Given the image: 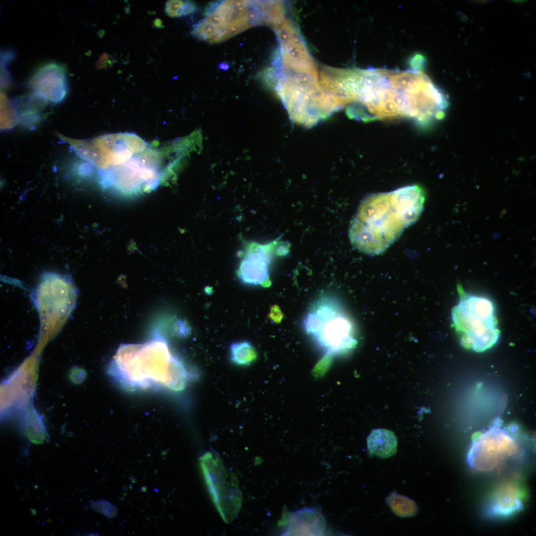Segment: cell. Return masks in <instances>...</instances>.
Returning <instances> with one entry per match:
<instances>
[{
  "mask_svg": "<svg viewBox=\"0 0 536 536\" xmlns=\"http://www.w3.org/2000/svg\"><path fill=\"white\" fill-rule=\"evenodd\" d=\"M163 150L134 134H107L95 140L91 165L104 188L121 196L137 195L155 189L165 178Z\"/></svg>",
  "mask_w": 536,
  "mask_h": 536,
  "instance_id": "obj_1",
  "label": "cell"
},
{
  "mask_svg": "<svg viewBox=\"0 0 536 536\" xmlns=\"http://www.w3.org/2000/svg\"><path fill=\"white\" fill-rule=\"evenodd\" d=\"M425 199L423 190L417 185L367 197L350 223L351 244L369 255L384 252L418 219Z\"/></svg>",
  "mask_w": 536,
  "mask_h": 536,
  "instance_id": "obj_2",
  "label": "cell"
},
{
  "mask_svg": "<svg viewBox=\"0 0 536 536\" xmlns=\"http://www.w3.org/2000/svg\"><path fill=\"white\" fill-rule=\"evenodd\" d=\"M109 370L121 386L133 391L164 388L179 392L191 377L157 329L143 343L121 344Z\"/></svg>",
  "mask_w": 536,
  "mask_h": 536,
  "instance_id": "obj_3",
  "label": "cell"
},
{
  "mask_svg": "<svg viewBox=\"0 0 536 536\" xmlns=\"http://www.w3.org/2000/svg\"><path fill=\"white\" fill-rule=\"evenodd\" d=\"M534 451L533 439L518 424L505 425L497 417L486 430L474 436L467 461L476 472L499 475L519 470Z\"/></svg>",
  "mask_w": 536,
  "mask_h": 536,
  "instance_id": "obj_4",
  "label": "cell"
},
{
  "mask_svg": "<svg viewBox=\"0 0 536 536\" xmlns=\"http://www.w3.org/2000/svg\"><path fill=\"white\" fill-rule=\"evenodd\" d=\"M346 113L363 121L403 117L401 98L390 84L388 70L357 69L354 99Z\"/></svg>",
  "mask_w": 536,
  "mask_h": 536,
  "instance_id": "obj_5",
  "label": "cell"
},
{
  "mask_svg": "<svg viewBox=\"0 0 536 536\" xmlns=\"http://www.w3.org/2000/svg\"><path fill=\"white\" fill-rule=\"evenodd\" d=\"M452 319L466 348L481 352L492 347L499 337L493 305L485 297L463 293L452 309Z\"/></svg>",
  "mask_w": 536,
  "mask_h": 536,
  "instance_id": "obj_6",
  "label": "cell"
},
{
  "mask_svg": "<svg viewBox=\"0 0 536 536\" xmlns=\"http://www.w3.org/2000/svg\"><path fill=\"white\" fill-rule=\"evenodd\" d=\"M303 325L306 333L328 353L350 349L356 343L351 322L331 296H322L315 301Z\"/></svg>",
  "mask_w": 536,
  "mask_h": 536,
  "instance_id": "obj_7",
  "label": "cell"
},
{
  "mask_svg": "<svg viewBox=\"0 0 536 536\" xmlns=\"http://www.w3.org/2000/svg\"><path fill=\"white\" fill-rule=\"evenodd\" d=\"M250 1L226 0L210 6L206 17L194 27L191 34L210 43L222 42L254 25Z\"/></svg>",
  "mask_w": 536,
  "mask_h": 536,
  "instance_id": "obj_8",
  "label": "cell"
},
{
  "mask_svg": "<svg viewBox=\"0 0 536 536\" xmlns=\"http://www.w3.org/2000/svg\"><path fill=\"white\" fill-rule=\"evenodd\" d=\"M404 117L427 128L441 120L449 105L447 95L422 71L400 91Z\"/></svg>",
  "mask_w": 536,
  "mask_h": 536,
  "instance_id": "obj_9",
  "label": "cell"
},
{
  "mask_svg": "<svg viewBox=\"0 0 536 536\" xmlns=\"http://www.w3.org/2000/svg\"><path fill=\"white\" fill-rule=\"evenodd\" d=\"M290 247L288 242L279 239L266 244L248 243L238 270L239 278L247 284L269 285V267L273 256L286 255Z\"/></svg>",
  "mask_w": 536,
  "mask_h": 536,
  "instance_id": "obj_10",
  "label": "cell"
},
{
  "mask_svg": "<svg viewBox=\"0 0 536 536\" xmlns=\"http://www.w3.org/2000/svg\"><path fill=\"white\" fill-rule=\"evenodd\" d=\"M526 498V490L517 478L507 479L493 492L485 508L487 516L504 518L522 510Z\"/></svg>",
  "mask_w": 536,
  "mask_h": 536,
  "instance_id": "obj_11",
  "label": "cell"
},
{
  "mask_svg": "<svg viewBox=\"0 0 536 536\" xmlns=\"http://www.w3.org/2000/svg\"><path fill=\"white\" fill-rule=\"evenodd\" d=\"M30 86L35 94L47 102L60 103L68 92L66 70L58 64H47L35 73Z\"/></svg>",
  "mask_w": 536,
  "mask_h": 536,
  "instance_id": "obj_12",
  "label": "cell"
},
{
  "mask_svg": "<svg viewBox=\"0 0 536 536\" xmlns=\"http://www.w3.org/2000/svg\"><path fill=\"white\" fill-rule=\"evenodd\" d=\"M326 526L320 509L317 507H303L290 514L283 535L323 536Z\"/></svg>",
  "mask_w": 536,
  "mask_h": 536,
  "instance_id": "obj_13",
  "label": "cell"
},
{
  "mask_svg": "<svg viewBox=\"0 0 536 536\" xmlns=\"http://www.w3.org/2000/svg\"><path fill=\"white\" fill-rule=\"evenodd\" d=\"M368 451L372 456L387 458L394 455L398 442L395 434L387 429H376L370 433L367 439Z\"/></svg>",
  "mask_w": 536,
  "mask_h": 536,
  "instance_id": "obj_14",
  "label": "cell"
},
{
  "mask_svg": "<svg viewBox=\"0 0 536 536\" xmlns=\"http://www.w3.org/2000/svg\"><path fill=\"white\" fill-rule=\"evenodd\" d=\"M257 352L249 341H241L232 343L230 347V359L234 364L247 366L257 358Z\"/></svg>",
  "mask_w": 536,
  "mask_h": 536,
  "instance_id": "obj_15",
  "label": "cell"
},
{
  "mask_svg": "<svg viewBox=\"0 0 536 536\" xmlns=\"http://www.w3.org/2000/svg\"><path fill=\"white\" fill-rule=\"evenodd\" d=\"M0 113L2 128H10L17 121L18 116L12 102L3 93L0 94Z\"/></svg>",
  "mask_w": 536,
  "mask_h": 536,
  "instance_id": "obj_16",
  "label": "cell"
},
{
  "mask_svg": "<svg viewBox=\"0 0 536 536\" xmlns=\"http://www.w3.org/2000/svg\"><path fill=\"white\" fill-rule=\"evenodd\" d=\"M185 1L179 0H168L165 4V12L171 17L184 16Z\"/></svg>",
  "mask_w": 536,
  "mask_h": 536,
  "instance_id": "obj_17",
  "label": "cell"
},
{
  "mask_svg": "<svg viewBox=\"0 0 536 536\" xmlns=\"http://www.w3.org/2000/svg\"><path fill=\"white\" fill-rule=\"evenodd\" d=\"M91 507L95 511L109 518L115 517L117 513L116 508L110 503L105 500L94 502L91 505Z\"/></svg>",
  "mask_w": 536,
  "mask_h": 536,
  "instance_id": "obj_18",
  "label": "cell"
},
{
  "mask_svg": "<svg viewBox=\"0 0 536 536\" xmlns=\"http://www.w3.org/2000/svg\"><path fill=\"white\" fill-rule=\"evenodd\" d=\"M331 355L328 353L315 366L313 371V374L317 378L324 375L329 368L331 362Z\"/></svg>",
  "mask_w": 536,
  "mask_h": 536,
  "instance_id": "obj_19",
  "label": "cell"
},
{
  "mask_svg": "<svg viewBox=\"0 0 536 536\" xmlns=\"http://www.w3.org/2000/svg\"><path fill=\"white\" fill-rule=\"evenodd\" d=\"M408 64L411 70L421 71L425 66L426 59L422 55L416 54L410 58Z\"/></svg>",
  "mask_w": 536,
  "mask_h": 536,
  "instance_id": "obj_20",
  "label": "cell"
},
{
  "mask_svg": "<svg viewBox=\"0 0 536 536\" xmlns=\"http://www.w3.org/2000/svg\"><path fill=\"white\" fill-rule=\"evenodd\" d=\"M115 61L112 57H110L108 54H104L98 62V68H106L112 67Z\"/></svg>",
  "mask_w": 536,
  "mask_h": 536,
  "instance_id": "obj_21",
  "label": "cell"
},
{
  "mask_svg": "<svg viewBox=\"0 0 536 536\" xmlns=\"http://www.w3.org/2000/svg\"><path fill=\"white\" fill-rule=\"evenodd\" d=\"M269 316L270 318L275 323L281 322L283 317L281 311L276 305H274L271 308Z\"/></svg>",
  "mask_w": 536,
  "mask_h": 536,
  "instance_id": "obj_22",
  "label": "cell"
},
{
  "mask_svg": "<svg viewBox=\"0 0 536 536\" xmlns=\"http://www.w3.org/2000/svg\"><path fill=\"white\" fill-rule=\"evenodd\" d=\"M153 26L157 28H162L164 27L162 21L161 19L159 18H156L154 20Z\"/></svg>",
  "mask_w": 536,
  "mask_h": 536,
  "instance_id": "obj_23",
  "label": "cell"
}]
</instances>
